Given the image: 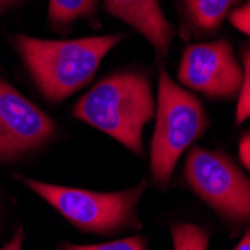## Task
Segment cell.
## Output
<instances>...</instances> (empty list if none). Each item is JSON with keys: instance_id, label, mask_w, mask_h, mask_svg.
<instances>
[{"instance_id": "1", "label": "cell", "mask_w": 250, "mask_h": 250, "mask_svg": "<svg viewBox=\"0 0 250 250\" xmlns=\"http://www.w3.org/2000/svg\"><path fill=\"white\" fill-rule=\"evenodd\" d=\"M123 39V33L72 41L15 35L12 42L41 95L59 104L92 81L104 57Z\"/></svg>"}, {"instance_id": "2", "label": "cell", "mask_w": 250, "mask_h": 250, "mask_svg": "<svg viewBox=\"0 0 250 250\" xmlns=\"http://www.w3.org/2000/svg\"><path fill=\"white\" fill-rule=\"evenodd\" d=\"M154 112L151 84L146 75L135 71L105 77L72 108L77 120L106 133L135 154H143V132Z\"/></svg>"}, {"instance_id": "3", "label": "cell", "mask_w": 250, "mask_h": 250, "mask_svg": "<svg viewBox=\"0 0 250 250\" xmlns=\"http://www.w3.org/2000/svg\"><path fill=\"white\" fill-rule=\"evenodd\" d=\"M15 178L84 232L112 235L141 226L136 207L147 189L144 180L130 189L106 193L43 183L18 174Z\"/></svg>"}, {"instance_id": "4", "label": "cell", "mask_w": 250, "mask_h": 250, "mask_svg": "<svg viewBox=\"0 0 250 250\" xmlns=\"http://www.w3.org/2000/svg\"><path fill=\"white\" fill-rule=\"evenodd\" d=\"M156 126L150 146V171L153 181L165 188L178 162L207 129V114L190 92L177 85L167 69H159Z\"/></svg>"}, {"instance_id": "5", "label": "cell", "mask_w": 250, "mask_h": 250, "mask_svg": "<svg viewBox=\"0 0 250 250\" xmlns=\"http://www.w3.org/2000/svg\"><path fill=\"white\" fill-rule=\"evenodd\" d=\"M189 188L226 223L250 226V180L222 151L193 147L185 162Z\"/></svg>"}, {"instance_id": "6", "label": "cell", "mask_w": 250, "mask_h": 250, "mask_svg": "<svg viewBox=\"0 0 250 250\" xmlns=\"http://www.w3.org/2000/svg\"><path fill=\"white\" fill-rule=\"evenodd\" d=\"M57 132V123L47 112L0 80V164L17 162L45 148Z\"/></svg>"}, {"instance_id": "7", "label": "cell", "mask_w": 250, "mask_h": 250, "mask_svg": "<svg viewBox=\"0 0 250 250\" xmlns=\"http://www.w3.org/2000/svg\"><path fill=\"white\" fill-rule=\"evenodd\" d=\"M180 83L214 99H232L240 93L243 69L229 41L193 43L185 50L178 67Z\"/></svg>"}, {"instance_id": "8", "label": "cell", "mask_w": 250, "mask_h": 250, "mask_svg": "<svg viewBox=\"0 0 250 250\" xmlns=\"http://www.w3.org/2000/svg\"><path fill=\"white\" fill-rule=\"evenodd\" d=\"M108 14L141 33L159 57H165L174 38V27L162 12L159 0H104Z\"/></svg>"}, {"instance_id": "9", "label": "cell", "mask_w": 250, "mask_h": 250, "mask_svg": "<svg viewBox=\"0 0 250 250\" xmlns=\"http://www.w3.org/2000/svg\"><path fill=\"white\" fill-rule=\"evenodd\" d=\"M238 0H183V9L190 29L198 35H213L229 15Z\"/></svg>"}, {"instance_id": "10", "label": "cell", "mask_w": 250, "mask_h": 250, "mask_svg": "<svg viewBox=\"0 0 250 250\" xmlns=\"http://www.w3.org/2000/svg\"><path fill=\"white\" fill-rule=\"evenodd\" d=\"M98 0H50L48 18L56 29H66L78 20L92 18Z\"/></svg>"}, {"instance_id": "11", "label": "cell", "mask_w": 250, "mask_h": 250, "mask_svg": "<svg viewBox=\"0 0 250 250\" xmlns=\"http://www.w3.org/2000/svg\"><path fill=\"white\" fill-rule=\"evenodd\" d=\"M174 250H207L210 235L193 223L177 222L171 225Z\"/></svg>"}, {"instance_id": "12", "label": "cell", "mask_w": 250, "mask_h": 250, "mask_svg": "<svg viewBox=\"0 0 250 250\" xmlns=\"http://www.w3.org/2000/svg\"><path fill=\"white\" fill-rule=\"evenodd\" d=\"M57 250H148V249L144 237L135 235V237H127V238L114 240L109 243H101V244L63 243L57 247Z\"/></svg>"}, {"instance_id": "13", "label": "cell", "mask_w": 250, "mask_h": 250, "mask_svg": "<svg viewBox=\"0 0 250 250\" xmlns=\"http://www.w3.org/2000/svg\"><path fill=\"white\" fill-rule=\"evenodd\" d=\"M250 117V47L243 51V83L235 109V123L241 125Z\"/></svg>"}, {"instance_id": "14", "label": "cell", "mask_w": 250, "mask_h": 250, "mask_svg": "<svg viewBox=\"0 0 250 250\" xmlns=\"http://www.w3.org/2000/svg\"><path fill=\"white\" fill-rule=\"evenodd\" d=\"M228 18L235 29L250 36V0H247L244 5L231 11Z\"/></svg>"}, {"instance_id": "15", "label": "cell", "mask_w": 250, "mask_h": 250, "mask_svg": "<svg viewBox=\"0 0 250 250\" xmlns=\"http://www.w3.org/2000/svg\"><path fill=\"white\" fill-rule=\"evenodd\" d=\"M238 157L240 162L250 171V130H247L238 144Z\"/></svg>"}, {"instance_id": "16", "label": "cell", "mask_w": 250, "mask_h": 250, "mask_svg": "<svg viewBox=\"0 0 250 250\" xmlns=\"http://www.w3.org/2000/svg\"><path fill=\"white\" fill-rule=\"evenodd\" d=\"M22 243H24V229L18 228L15 235L12 237V240L0 250H21L22 249Z\"/></svg>"}, {"instance_id": "17", "label": "cell", "mask_w": 250, "mask_h": 250, "mask_svg": "<svg viewBox=\"0 0 250 250\" xmlns=\"http://www.w3.org/2000/svg\"><path fill=\"white\" fill-rule=\"evenodd\" d=\"M234 250H250V226L246 229L243 238L240 240V243L237 244V247Z\"/></svg>"}, {"instance_id": "18", "label": "cell", "mask_w": 250, "mask_h": 250, "mask_svg": "<svg viewBox=\"0 0 250 250\" xmlns=\"http://www.w3.org/2000/svg\"><path fill=\"white\" fill-rule=\"evenodd\" d=\"M22 0H0V15L5 14L6 11L15 8L17 5H20Z\"/></svg>"}]
</instances>
